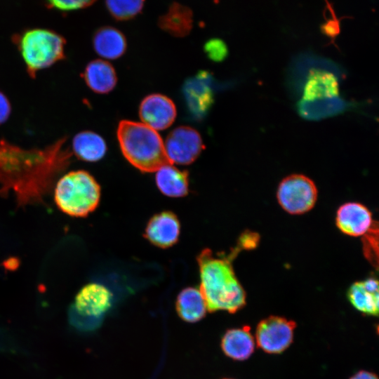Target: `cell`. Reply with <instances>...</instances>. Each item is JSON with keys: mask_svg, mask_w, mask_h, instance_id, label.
Segmentation results:
<instances>
[{"mask_svg": "<svg viewBox=\"0 0 379 379\" xmlns=\"http://www.w3.org/2000/svg\"><path fill=\"white\" fill-rule=\"evenodd\" d=\"M100 186L95 178L84 170L72 171L55 183L54 201L60 211L75 217H86L98 207Z\"/></svg>", "mask_w": 379, "mask_h": 379, "instance_id": "cell-4", "label": "cell"}, {"mask_svg": "<svg viewBox=\"0 0 379 379\" xmlns=\"http://www.w3.org/2000/svg\"><path fill=\"white\" fill-rule=\"evenodd\" d=\"M15 43L30 77L65 58L66 41L59 34L46 29H32L15 37Z\"/></svg>", "mask_w": 379, "mask_h": 379, "instance_id": "cell-5", "label": "cell"}, {"mask_svg": "<svg viewBox=\"0 0 379 379\" xmlns=\"http://www.w3.org/2000/svg\"><path fill=\"white\" fill-rule=\"evenodd\" d=\"M296 323L284 317L270 316L261 320L256 328L258 346L268 354H280L292 343Z\"/></svg>", "mask_w": 379, "mask_h": 379, "instance_id": "cell-8", "label": "cell"}, {"mask_svg": "<svg viewBox=\"0 0 379 379\" xmlns=\"http://www.w3.org/2000/svg\"><path fill=\"white\" fill-rule=\"evenodd\" d=\"M211 81V75L206 71H200L183 84L182 93L187 109L196 119L203 118L213 103Z\"/></svg>", "mask_w": 379, "mask_h": 379, "instance_id": "cell-10", "label": "cell"}, {"mask_svg": "<svg viewBox=\"0 0 379 379\" xmlns=\"http://www.w3.org/2000/svg\"><path fill=\"white\" fill-rule=\"evenodd\" d=\"M83 79L92 91L99 94L109 93L117 82L114 68L107 61L100 59L92 60L86 65Z\"/></svg>", "mask_w": 379, "mask_h": 379, "instance_id": "cell-16", "label": "cell"}, {"mask_svg": "<svg viewBox=\"0 0 379 379\" xmlns=\"http://www.w3.org/2000/svg\"><path fill=\"white\" fill-rule=\"evenodd\" d=\"M351 305L359 312L377 317L379 312L378 281L373 277L352 284L347 293Z\"/></svg>", "mask_w": 379, "mask_h": 379, "instance_id": "cell-14", "label": "cell"}, {"mask_svg": "<svg viewBox=\"0 0 379 379\" xmlns=\"http://www.w3.org/2000/svg\"><path fill=\"white\" fill-rule=\"evenodd\" d=\"M93 45L98 55L105 59L120 58L126 50V40L119 29L112 27H102L93 35Z\"/></svg>", "mask_w": 379, "mask_h": 379, "instance_id": "cell-19", "label": "cell"}, {"mask_svg": "<svg viewBox=\"0 0 379 379\" xmlns=\"http://www.w3.org/2000/svg\"><path fill=\"white\" fill-rule=\"evenodd\" d=\"M350 379H378V378L374 373L361 370L352 375Z\"/></svg>", "mask_w": 379, "mask_h": 379, "instance_id": "cell-28", "label": "cell"}, {"mask_svg": "<svg viewBox=\"0 0 379 379\" xmlns=\"http://www.w3.org/2000/svg\"><path fill=\"white\" fill-rule=\"evenodd\" d=\"M117 136L126 159L140 171H157L171 164L159 134L143 123L122 120L118 125Z\"/></svg>", "mask_w": 379, "mask_h": 379, "instance_id": "cell-3", "label": "cell"}, {"mask_svg": "<svg viewBox=\"0 0 379 379\" xmlns=\"http://www.w3.org/2000/svg\"><path fill=\"white\" fill-rule=\"evenodd\" d=\"M159 25L165 32L176 37L187 36L193 25L192 11L187 6L173 3L159 20Z\"/></svg>", "mask_w": 379, "mask_h": 379, "instance_id": "cell-20", "label": "cell"}, {"mask_svg": "<svg viewBox=\"0 0 379 379\" xmlns=\"http://www.w3.org/2000/svg\"><path fill=\"white\" fill-rule=\"evenodd\" d=\"M178 316L185 321L194 323L200 321L206 313V305L199 288L187 287L178 294L175 302Z\"/></svg>", "mask_w": 379, "mask_h": 379, "instance_id": "cell-21", "label": "cell"}, {"mask_svg": "<svg viewBox=\"0 0 379 379\" xmlns=\"http://www.w3.org/2000/svg\"><path fill=\"white\" fill-rule=\"evenodd\" d=\"M225 379H230V378H225Z\"/></svg>", "mask_w": 379, "mask_h": 379, "instance_id": "cell-29", "label": "cell"}, {"mask_svg": "<svg viewBox=\"0 0 379 379\" xmlns=\"http://www.w3.org/2000/svg\"><path fill=\"white\" fill-rule=\"evenodd\" d=\"M335 222L343 233L352 237L365 235L374 224L369 209L358 202H348L340 206Z\"/></svg>", "mask_w": 379, "mask_h": 379, "instance_id": "cell-13", "label": "cell"}, {"mask_svg": "<svg viewBox=\"0 0 379 379\" xmlns=\"http://www.w3.org/2000/svg\"><path fill=\"white\" fill-rule=\"evenodd\" d=\"M62 138L43 149H25L0 140V197L15 195L18 207L42 204L72 154Z\"/></svg>", "mask_w": 379, "mask_h": 379, "instance_id": "cell-1", "label": "cell"}, {"mask_svg": "<svg viewBox=\"0 0 379 379\" xmlns=\"http://www.w3.org/2000/svg\"><path fill=\"white\" fill-rule=\"evenodd\" d=\"M156 184L161 192L171 197H182L189 190V173L171 164L160 167L155 176Z\"/></svg>", "mask_w": 379, "mask_h": 379, "instance_id": "cell-18", "label": "cell"}, {"mask_svg": "<svg viewBox=\"0 0 379 379\" xmlns=\"http://www.w3.org/2000/svg\"><path fill=\"white\" fill-rule=\"evenodd\" d=\"M255 345L254 338L248 326L228 329L221 340L224 354L236 361L248 359L254 352Z\"/></svg>", "mask_w": 379, "mask_h": 379, "instance_id": "cell-15", "label": "cell"}, {"mask_svg": "<svg viewBox=\"0 0 379 379\" xmlns=\"http://www.w3.org/2000/svg\"><path fill=\"white\" fill-rule=\"evenodd\" d=\"M145 0H105L109 13L118 20H127L142 9Z\"/></svg>", "mask_w": 379, "mask_h": 379, "instance_id": "cell-23", "label": "cell"}, {"mask_svg": "<svg viewBox=\"0 0 379 379\" xmlns=\"http://www.w3.org/2000/svg\"><path fill=\"white\" fill-rule=\"evenodd\" d=\"M277 197L279 205L288 213L302 214L314 207L317 199V189L308 177L292 174L281 181Z\"/></svg>", "mask_w": 379, "mask_h": 379, "instance_id": "cell-6", "label": "cell"}, {"mask_svg": "<svg viewBox=\"0 0 379 379\" xmlns=\"http://www.w3.org/2000/svg\"><path fill=\"white\" fill-rule=\"evenodd\" d=\"M54 8L63 11H74L88 7L96 0H46Z\"/></svg>", "mask_w": 379, "mask_h": 379, "instance_id": "cell-25", "label": "cell"}, {"mask_svg": "<svg viewBox=\"0 0 379 379\" xmlns=\"http://www.w3.org/2000/svg\"><path fill=\"white\" fill-rule=\"evenodd\" d=\"M180 224L177 215L169 211L154 215L148 221L144 237L153 245L167 248L179 239Z\"/></svg>", "mask_w": 379, "mask_h": 379, "instance_id": "cell-12", "label": "cell"}, {"mask_svg": "<svg viewBox=\"0 0 379 379\" xmlns=\"http://www.w3.org/2000/svg\"><path fill=\"white\" fill-rule=\"evenodd\" d=\"M241 250L238 246L227 255H215L208 248L197 256L200 291L207 310L234 313L246 305V293L235 275L232 261Z\"/></svg>", "mask_w": 379, "mask_h": 379, "instance_id": "cell-2", "label": "cell"}, {"mask_svg": "<svg viewBox=\"0 0 379 379\" xmlns=\"http://www.w3.org/2000/svg\"><path fill=\"white\" fill-rule=\"evenodd\" d=\"M11 105L8 97L0 91V125L4 124L11 114Z\"/></svg>", "mask_w": 379, "mask_h": 379, "instance_id": "cell-27", "label": "cell"}, {"mask_svg": "<svg viewBox=\"0 0 379 379\" xmlns=\"http://www.w3.org/2000/svg\"><path fill=\"white\" fill-rule=\"evenodd\" d=\"M164 147L171 164L187 165L197 159L204 147L197 131L180 126L168 135Z\"/></svg>", "mask_w": 379, "mask_h": 379, "instance_id": "cell-9", "label": "cell"}, {"mask_svg": "<svg viewBox=\"0 0 379 379\" xmlns=\"http://www.w3.org/2000/svg\"><path fill=\"white\" fill-rule=\"evenodd\" d=\"M204 51L208 57L215 62L222 61L227 55L225 44L218 39H213L207 41L204 46Z\"/></svg>", "mask_w": 379, "mask_h": 379, "instance_id": "cell-24", "label": "cell"}, {"mask_svg": "<svg viewBox=\"0 0 379 379\" xmlns=\"http://www.w3.org/2000/svg\"><path fill=\"white\" fill-rule=\"evenodd\" d=\"M112 294L103 284L89 283L77 293L74 309L75 314L87 322L88 328H94L101 322L104 314L112 306Z\"/></svg>", "mask_w": 379, "mask_h": 379, "instance_id": "cell-7", "label": "cell"}, {"mask_svg": "<svg viewBox=\"0 0 379 379\" xmlns=\"http://www.w3.org/2000/svg\"><path fill=\"white\" fill-rule=\"evenodd\" d=\"M338 94L336 77L326 71L315 70L309 75L304 89L305 100L335 97Z\"/></svg>", "mask_w": 379, "mask_h": 379, "instance_id": "cell-22", "label": "cell"}, {"mask_svg": "<svg viewBox=\"0 0 379 379\" xmlns=\"http://www.w3.org/2000/svg\"><path fill=\"white\" fill-rule=\"evenodd\" d=\"M142 123L155 131L168 128L176 117V107L168 97L159 93L143 98L139 106Z\"/></svg>", "mask_w": 379, "mask_h": 379, "instance_id": "cell-11", "label": "cell"}, {"mask_svg": "<svg viewBox=\"0 0 379 379\" xmlns=\"http://www.w3.org/2000/svg\"><path fill=\"white\" fill-rule=\"evenodd\" d=\"M107 149L102 137L93 131L79 132L72 140V154L77 159L87 162H95L102 159Z\"/></svg>", "mask_w": 379, "mask_h": 379, "instance_id": "cell-17", "label": "cell"}, {"mask_svg": "<svg viewBox=\"0 0 379 379\" xmlns=\"http://www.w3.org/2000/svg\"><path fill=\"white\" fill-rule=\"evenodd\" d=\"M259 237L254 232H244L239 239L238 247L240 249H253L256 247L258 244Z\"/></svg>", "mask_w": 379, "mask_h": 379, "instance_id": "cell-26", "label": "cell"}]
</instances>
